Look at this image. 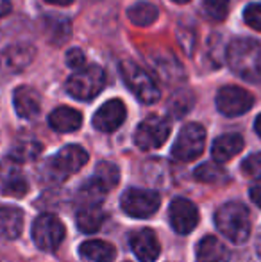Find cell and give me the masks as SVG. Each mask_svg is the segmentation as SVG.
<instances>
[{"label": "cell", "instance_id": "cell-1", "mask_svg": "<svg viewBox=\"0 0 261 262\" xmlns=\"http://www.w3.org/2000/svg\"><path fill=\"white\" fill-rule=\"evenodd\" d=\"M227 64L240 79L261 82V45L254 39L238 38L227 47Z\"/></svg>", "mask_w": 261, "mask_h": 262}, {"label": "cell", "instance_id": "cell-2", "mask_svg": "<svg viewBox=\"0 0 261 262\" xmlns=\"http://www.w3.org/2000/svg\"><path fill=\"white\" fill-rule=\"evenodd\" d=\"M215 225L218 232L231 243L242 245L251 235V214L240 202H229L215 212Z\"/></svg>", "mask_w": 261, "mask_h": 262}, {"label": "cell", "instance_id": "cell-3", "mask_svg": "<svg viewBox=\"0 0 261 262\" xmlns=\"http://www.w3.org/2000/svg\"><path fill=\"white\" fill-rule=\"evenodd\" d=\"M104 86L106 73L97 64L75 70V73L66 80V91L77 100H91L104 90Z\"/></svg>", "mask_w": 261, "mask_h": 262}, {"label": "cell", "instance_id": "cell-4", "mask_svg": "<svg viewBox=\"0 0 261 262\" xmlns=\"http://www.w3.org/2000/svg\"><path fill=\"white\" fill-rule=\"evenodd\" d=\"M120 73H122V79L126 82V86L131 90V93L138 98L143 104H154V102L159 100V88L156 86L154 79L145 72V70L139 68L136 62L132 61H124L120 64Z\"/></svg>", "mask_w": 261, "mask_h": 262}, {"label": "cell", "instance_id": "cell-5", "mask_svg": "<svg viewBox=\"0 0 261 262\" xmlns=\"http://www.w3.org/2000/svg\"><path fill=\"white\" fill-rule=\"evenodd\" d=\"M32 241L43 252H56L65 239V225L52 214H42L32 223Z\"/></svg>", "mask_w": 261, "mask_h": 262}, {"label": "cell", "instance_id": "cell-6", "mask_svg": "<svg viewBox=\"0 0 261 262\" xmlns=\"http://www.w3.org/2000/svg\"><path fill=\"white\" fill-rule=\"evenodd\" d=\"M206 145V130L198 123H188L181 128L174 146H172V156L177 161L190 162L204 152Z\"/></svg>", "mask_w": 261, "mask_h": 262}, {"label": "cell", "instance_id": "cell-7", "mask_svg": "<svg viewBox=\"0 0 261 262\" xmlns=\"http://www.w3.org/2000/svg\"><path fill=\"white\" fill-rule=\"evenodd\" d=\"M170 136V121L163 116H149L138 125L134 143L142 150H156L167 143Z\"/></svg>", "mask_w": 261, "mask_h": 262}, {"label": "cell", "instance_id": "cell-8", "mask_svg": "<svg viewBox=\"0 0 261 262\" xmlns=\"http://www.w3.org/2000/svg\"><path fill=\"white\" fill-rule=\"evenodd\" d=\"M161 198L156 191L150 189H139V187H131L122 194V205L124 212L129 214L131 217H150L152 214H156V210L159 209Z\"/></svg>", "mask_w": 261, "mask_h": 262}, {"label": "cell", "instance_id": "cell-9", "mask_svg": "<svg viewBox=\"0 0 261 262\" xmlns=\"http://www.w3.org/2000/svg\"><path fill=\"white\" fill-rule=\"evenodd\" d=\"M254 105V97L247 90L238 86H224L216 93V109L224 116H242Z\"/></svg>", "mask_w": 261, "mask_h": 262}, {"label": "cell", "instance_id": "cell-10", "mask_svg": "<svg viewBox=\"0 0 261 262\" xmlns=\"http://www.w3.org/2000/svg\"><path fill=\"white\" fill-rule=\"evenodd\" d=\"M168 217H170V225L177 234H190L198 223V210L195 204L186 198H175L170 204L168 210Z\"/></svg>", "mask_w": 261, "mask_h": 262}, {"label": "cell", "instance_id": "cell-11", "mask_svg": "<svg viewBox=\"0 0 261 262\" xmlns=\"http://www.w3.org/2000/svg\"><path fill=\"white\" fill-rule=\"evenodd\" d=\"M88 162V152L79 145H68L52 159V169L59 179L77 173Z\"/></svg>", "mask_w": 261, "mask_h": 262}, {"label": "cell", "instance_id": "cell-12", "mask_svg": "<svg viewBox=\"0 0 261 262\" xmlns=\"http://www.w3.org/2000/svg\"><path fill=\"white\" fill-rule=\"evenodd\" d=\"M36 49L32 45H11L0 54V70L6 73H20L34 61Z\"/></svg>", "mask_w": 261, "mask_h": 262}, {"label": "cell", "instance_id": "cell-13", "mask_svg": "<svg viewBox=\"0 0 261 262\" xmlns=\"http://www.w3.org/2000/svg\"><path fill=\"white\" fill-rule=\"evenodd\" d=\"M127 111L122 100H108L93 116V127L101 132H113L126 121Z\"/></svg>", "mask_w": 261, "mask_h": 262}, {"label": "cell", "instance_id": "cell-14", "mask_svg": "<svg viewBox=\"0 0 261 262\" xmlns=\"http://www.w3.org/2000/svg\"><path fill=\"white\" fill-rule=\"evenodd\" d=\"M131 250L142 262H154L159 257L161 246L157 235L150 228H142L131 237Z\"/></svg>", "mask_w": 261, "mask_h": 262}, {"label": "cell", "instance_id": "cell-15", "mask_svg": "<svg viewBox=\"0 0 261 262\" xmlns=\"http://www.w3.org/2000/svg\"><path fill=\"white\" fill-rule=\"evenodd\" d=\"M13 104L16 109V114L25 120H32L42 111V100L36 90L29 86H20L13 93Z\"/></svg>", "mask_w": 261, "mask_h": 262}, {"label": "cell", "instance_id": "cell-16", "mask_svg": "<svg viewBox=\"0 0 261 262\" xmlns=\"http://www.w3.org/2000/svg\"><path fill=\"white\" fill-rule=\"evenodd\" d=\"M197 262H229L227 246L215 235H206L197 245Z\"/></svg>", "mask_w": 261, "mask_h": 262}, {"label": "cell", "instance_id": "cell-17", "mask_svg": "<svg viewBox=\"0 0 261 262\" xmlns=\"http://www.w3.org/2000/svg\"><path fill=\"white\" fill-rule=\"evenodd\" d=\"M244 146H245V143L240 134H222L220 138L215 139V143H213L211 156L216 162L224 164V162L236 157L238 154L244 150Z\"/></svg>", "mask_w": 261, "mask_h": 262}, {"label": "cell", "instance_id": "cell-18", "mask_svg": "<svg viewBox=\"0 0 261 262\" xmlns=\"http://www.w3.org/2000/svg\"><path fill=\"white\" fill-rule=\"evenodd\" d=\"M24 230V212L13 205H0V237L16 239Z\"/></svg>", "mask_w": 261, "mask_h": 262}, {"label": "cell", "instance_id": "cell-19", "mask_svg": "<svg viewBox=\"0 0 261 262\" xmlns=\"http://www.w3.org/2000/svg\"><path fill=\"white\" fill-rule=\"evenodd\" d=\"M49 125L56 132H75L83 125V114L72 107H57L50 113Z\"/></svg>", "mask_w": 261, "mask_h": 262}, {"label": "cell", "instance_id": "cell-20", "mask_svg": "<svg viewBox=\"0 0 261 262\" xmlns=\"http://www.w3.org/2000/svg\"><path fill=\"white\" fill-rule=\"evenodd\" d=\"M106 221V212L101 205H84L77 210V227L84 234H93L101 230L102 223Z\"/></svg>", "mask_w": 261, "mask_h": 262}, {"label": "cell", "instance_id": "cell-21", "mask_svg": "<svg viewBox=\"0 0 261 262\" xmlns=\"http://www.w3.org/2000/svg\"><path fill=\"white\" fill-rule=\"evenodd\" d=\"M81 255L90 262H113L115 260V248L109 243L101 239H91L81 245Z\"/></svg>", "mask_w": 261, "mask_h": 262}, {"label": "cell", "instance_id": "cell-22", "mask_svg": "<svg viewBox=\"0 0 261 262\" xmlns=\"http://www.w3.org/2000/svg\"><path fill=\"white\" fill-rule=\"evenodd\" d=\"M108 187L97 179V177H91L79 191V207H84V205H101L106 198V193H108Z\"/></svg>", "mask_w": 261, "mask_h": 262}, {"label": "cell", "instance_id": "cell-23", "mask_svg": "<svg viewBox=\"0 0 261 262\" xmlns=\"http://www.w3.org/2000/svg\"><path fill=\"white\" fill-rule=\"evenodd\" d=\"M127 16L138 27H147L157 18V7L150 2H138L127 9Z\"/></svg>", "mask_w": 261, "mask_h": 262}, {"label": "cell", "instance_id": "cell-24", "mask_svg": "<svg viewBox=\"0 0 261 262\" xmlns=\"http://www.w3.org/2000/svg\"><path fill=\"white\" fill-rule=\"evenodd\" d=\"M197 180L200 182H206V184H218V182H224L227 180V173L226 169L220 166V162H204L200 164L198 168L193 171Z\"/></svg>", "mask_w": 261, "mask_h": 262}, {"label": "cell", "instance_id": "cell-25", "mask_svg": "<svg viewBox=\"0 0 261 262\" xmlns=\"http://www.w3.org/2000/svg\"><path fill=\"white\" fill-rule=\"evenodd\" d=\"M27 189H29V184L20 171L9 173V177H7L6 182H4V186H2V193L6 194V196L20 198L27 193Z\"/></svg>", "mask_w": 261, "mask_h": 262}, {"label": "cell", "instance_id": "cell-26", "mask_svg": "<svg viewBox=\"0 0 261 262\" xmlns=\"http://www.w3.org/2000/svg\"><path fill=\"white\" fill-rule=\"evenodd\" d=\"M39 154H42V145H39L38 141L29 139V141L18 143V145L13 148V152H11V157L16 159V161H20V162H25V161L36 159Z\"/></svg>", "mask_w": 261, "mask_h": 262}, {"label": "cell", "instance_id": "cell-27", "mask_svg": "<svg viewBox=\"0 0 261 262\" xmlns=\"http://www.w3.org/2000/svg\"><path fill=\"white\" fill-rule=\"evenodd\" d=\"M202 9L209 20L222 21L229 13V0H202Z\"/></svg>", "mask_w": 261, "mask_h": 262}, {"label": "cell", "instance_id": "cell-28", "mask_svg": "<svg viewBox=\"0 0 261 262\" xmlns=\"http://www.w3.org/2000/svg\"><path fill=\"white\" fill-rule=\"evenodd\" d=\"M95 177H97L108 189H111V187H115L116 184H118V179H120L118 166L111 164V162H101V164L97 166Z\"/></svg>", "mask_w": 261, "mask_h": 262}, {"label": "cell", "instance_id": "cell-29", "mask_svg": "<svg viewBox=\"0 0 261 262\" xmlns=\"http://www.w3.org/2000/svg\"><path fill=\"white\" fill-rule=\"evenodd\" d=\"M242 171L252 180H261V154H252L242 162Z\"/></svg>", "mask_w": 261, "mask_h": 262}, {"label": "cell", "instance_id": "cell-30", "mask_svg": "<svg viewBox=\"0 0 261 262\" xmlns=\"http://www.w3.org/2000/svg\"><path fill=\"white\" fill-rule=\"evenodd\" d=\"M244 20L249 27H252L254 31L261 32V4L254 2V4H249L244 11Z\"/></svg>", "mask_w": 261, "mask_h": 262}, {"label": "cell", "instance_id": "cell-31", "mask_svg": "<svg viewBox=\"0 0 261 262\" xmlns=\"http://www.w3.org/2000/svg\"><path fill=\"white\" fill-rule=\"evenodd\" d=\"M84 62H86V57H84L83 50L70 49V52L66 54V64H68L70 68L79 70V68H83V66H84Z\"/></svg>", "mask_w": 261, "mask_h": 262}, {"label": "cell", "instance_id": "cell-32", "mask_svg": "<svg viewBox=\"0 0 261 262\" xmlns=\"http://www.w3.org/2000/svg\"><path fill=\"white\" fill-rule=\"evenodd\" d=\"M249 194H251V200L254 202L258 207H261V180H258V182L251 187V193Z\"/></svg>", "mask_w": 261, "mask_h": 262}, {"label": "cell", "instance_id": "cell-33", "mask_svg": "<svg viewBox=\"0 0 261 262\" xmlns=\"http://www.w3.org/2000/svg\"><path fill=\"white\" fill-rule=\"evenodd\" d=\"M11 9H13L11 0H0V18L7 16V14L11 13Z\"/></svg>", "mask_w": 261, "mask_h": 262}, {"label": "cell", "instance_id": "cell-34", "mask_svg": "<svg viewBox=\"0 0 261 262\" xmlns=\"http://www.w3.org/2000/svg\"><path fill=\"white\" fill-rule=\"evenodd\" d=\"M45 2L56 4V6H70V4H72L73 0H45Z\"/></svg>", "mask_w": 261, "mask_h": 262}, {"label": "cell", "instance_id": "cell-35", "mask_svg": "<svg viewBox=\"0 0 261 262\" xmlns=\"http://www.w3.org/2000/svg\"><path fill=\"white\" fill-rule=\"evenodd\" d=\"M254 130H256V134L261 138V114L256 118V121H254Z\"/></svg>", "mask_w": 261, "mask_h": 262}, {"label": "cell", "instance_id": "cell-36", "mask_svg": "<svg viewBox=\"0 0 261 262\" xmlns=\"http://www.w3.org/2000/svg\"><path fill=\"white\" fill-rule=\"evenodd\" d=\"M175 4H186V2H190V0H174Z\"/></svg>", "mask_w": 261, "mask_h": 262}]
</instances>
